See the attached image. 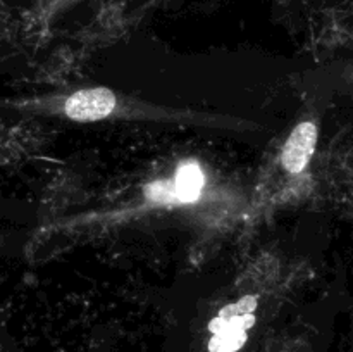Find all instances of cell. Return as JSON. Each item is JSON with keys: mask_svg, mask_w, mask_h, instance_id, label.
Instances as JSON below:
<instances>
[{"mask_svg": "<svg viewBox=\"0 0 353 352\" xmlns=\"http://www.w3.org/2000/svg\"><path fill=\"white\" fill-rule=\"evenodd\" d=\"M257 297H241L238 302L223 307L209 323L207 352H241L248 342V331L255 324Z\"/></svg>", "mask_w": 353, "mask_h": 352, "instance_id": "obj_1", "label": "cell"}, {"mask_svg": "<svg viewBox=\"0 0 353 352\" xmlns=\"http://www.w3.org/2000/svg\"><path fill=\"white\" fill-rule=\"evenodd\" d=\"M203 185H205V175L199 162L186 161L179 166L174 178L152 185L148 197L154 202L192 204L200 199Z\"/></svg>", "mask_w": 353, "mask_h": 352, "instance_id": "obj_2", "label": "cell"}, {"mask_svg": "<svg viewBox=\"0 0 353 352\" xmlns=\"http://www.w3.org/2000/svg\"><path fill=\"white\" fill-rule=\"evenodd\" d=\"M116 104L117 93L103 86H95V88H83L71 93L62 102L61 110L69 119L92 123V121H103L114 116Z\"/></svg>", "mask_w": 353, "mask_h": 352, "instance_id": "obj_3", "label": "cell"}, {"mask_svg": "<svg viewBox=\"0 0 353 352\" xmlns=\"http://www.w3.org/2000/svg\"><path fill=\"white\" fill-rule=\"evenodd\" d=\"M317 145V126L312 121L296 124L281 152V164L292 175H299L312 159Z\"/></svg>", "mask_w": 353, "mask_h": 352, "instance_id": "obj_4", "label": "cell"}, {"mask_svg": "<svg viewBox=\"0 0 353 352\" xmlns=\"http://www.w3.org/2000/svg\"><path fill=\"white\" fill-rule=\"evenodd\" d=\"M50 2H54V3H61V2H65V0H50Z\"/></svg>", "mask_w": 353, "mask_h": 352, "instance_id": "obj_5", "label": "cell"}, {"mask_svg": "<svg viewBox=\"0 0 353 352\" xmlns=\"http://www.w3.org/2000/svg\"><path fill=\"white\" fill-rule=\"evenodd\" d=\"M0 244H2V238H0Z\"/></svg>", "mask_w": 353, "mask_h": 352, "instance_id": "obj_6", "label": "cell"}]
</instances>
